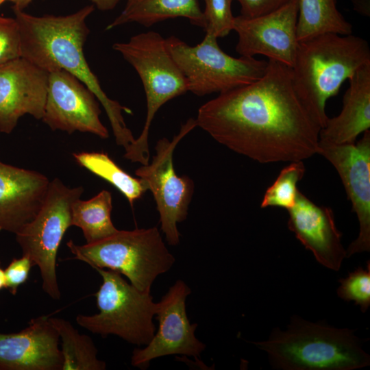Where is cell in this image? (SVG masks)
Listing matches in <instances>:
<instances>
[{
  "label": "cell",
  "mask_w": 370,
  "mask_h": 370,
  "mask_svg": "<svg viewBox=\"0 0 370 370\" xmlns=\"http://www.w3.org/2000/svg\"><path fill=\"white\" fill-rule=\"evenodd\" d=\"M234 1V0H233ZM241 5V14L256 17L274 11L292 0H235Z\"/></svg>",
  "instance_id": "obj_30"
},
{
  "label": "cell",
  "mask_w": 370,
  "mask_h": 370,
  "mask_svg": "<svg viewBox=\"0 0 370 370\" xmlns=\"http://www.w3.org/2000/svg\"><path fill=\"white\" fill-rule=\"evenodd\" d=\"M73 258L93 269H108L127 277L142 292L150 293L159 275L169 271L175 258L156 227L118 230L101 241L79 245L66 243Z\"/></svg>",
  "instance_id": "obj_6"
},
{
  "label": "cell",
  "mask_w": 370,
  "mask_h": 370,
  "mask_svg": "<svg viewBox=\"0 0 370 370\" xmlns=\"http://www.w3.org/2000/svg\"><path fill=\"white\" fill-rule=\"evenodd\" d=\"M233 0H204L203 12L206 34L217 38L227 36L234 29L235 16L232 12Z\"/></svg>",
  "instance_id": "obj_27"
},
{
  "label": "cell",
  "mask_w": 370,
  "mask_h": 370,
  "mask_svg": "<svg viewBox=\"0 0 370 370\" xmlns=\"http://www.w3.org/2000/svg\"><path fill=\"white\" fill-rule=\"evenodd\" d=\"M32 267V261L26 256L14 258L4 271L5 288L12 295H16L18 287L27 281Z\"/></svg>",
  "instance_id": "obj_29"
},
{
  "label": "cell",
  "mask_w": 370,
  "mask_h": 370,
  "mask_svg": "<svg viewBox=\"0 0 370 370\" xmlns=\"http://www.w3.org/2000/svg\"><path fill=\"white\" fill-rule=\"evenodd\" d=\"M73 156L80 166L116 188L132 206L148 190L146 182L127 173L106 153L84 151L73 153Z\"/></svg>",
  "instance_id": "obj_24"
},
{
  "label": "cell",
  "mask_w": 370,
  "mask_h": 370,
  "mask_svg": "<svg viewBox=\"0 0 370 370\" xmlns=\"http://www.w3.org/2000/svg\"><path fill=\"white\" fill-rule=\"evenodd\" d=\"M83 192L82 186L69 188L59 178L50 181L38 212L15 234L23 255L39 268L43 291L54 299L60 297L56 274L58 249L71 226L72 205Z\"/></svg>",
  "instance_id": "obj_9"
},
{
  "label": "cell",
  "mask_w": 370,
  "mask_h": 370,
  "mask_svg": "<svg viewBox=\"0 0 370 370\" xmlns=\"http://www.w3.org/2000/svg\"><path fill=\"white\" fill-rule=\"evenodd\" d=\"M112 48L137 72L147 103L145 122L140 136L126 149L124 158L147 164L149 160V132L158 110L169 100L188 92L186 80L173 59L166 38L153 31L132 36Z\"/></svg>",
  "instance_id": "obj_5"
},
{
  "label": "cell",
  "mask_w": 370,
  "mask_h": 370,
  "mask_svg": "<svg viewBox=\"0 0 370 370\" xmlns=\"http://www.w3.org/2000/svg\"><path fill=\"white\" fill-rule=\"evenodd\" d=\"M343 108L338 115L328 118L319 132V140L341 145L354 144L356 138L370 127V64L348 79Z\"/></svg>",
  "instance_id": "obj_19"
},
{
  "label": "cell",
  "mask_w": 370,
  "mask_h": 370,
  "mask_svg": "<svg viewBox=\"0 0 370 370\" xmlns=\"http://www.w3.org/2000/svg\"><path fill=\"white\" fill-rule=\"evenodd\" d=\"M60 337L49 316L32 319L17 333H0V370H62Z\"/></svg>",
  "instance_id": "obj_16"
},
{
  "label": "cell",
  "mask_w": 370,
  "mask_h": 370,
  "mask_svg": "<svg viewBox=\"0 0 370 370\" xmlns=\"http://www.w3.org/2000/svg\"><path fill=\"white\" fill-rule=\"evenodd\" d=\"M21 57V37L15 18L0 16V66Z\"/></svg>",
  "instance_id": "obj_28"
},
{
  "label": "cell",
  "mask_w": 370,
  "mask_h": 370,
  "mask_svg": "<svg viewBox=\"0 0 370 370\" xmlns=\"http://www.w3.org/2000/svg\"><path fill=\"white\" fill-rule=\"evenodd\" d=\"M48 72L23 58L0 66V132L10 134L19 119L29 114L41 120Z\"/></svg>",
  "instance_id": "obj_15"
},
{
  "label": "cell",
  "mask_w": 370,
  "mask_h": 370,
  "mask_svg": "<svg viewBox=\"0 0 370 370\" xmlns=\"http://www.w3.org/2000/svg\"><path fill=\"white\" fill-rule=\"evenodd\" d=\"M177 17L187 18L193 25L203 28V12L197 0H126L123 10L106 29L130 23L150 27Z\"/></svg>",
  "instance_id": "obj_20"
},
{
  "label": "cell",
  "mask_w": 370,
  "mask_h": 370,
  "mask_svg": "<svg viewBox=\"0 0 370 370\" xmlns=\"http://www.w3.org/2000/svg\"><path fill=\"white\" fill-rule=\"evenodd\" d=\"M217 39L206 34L200 43L190 46L175 36L166 38L188 90L195 95L220 94L249 84L260 79L267 70L268 61L231 56L220 48Z\"/></svg>",
  "instance_id": "obj_8"
},
{
  "label": "cell",
  "mask_w": 370,
  "mask_h": 370,
  "mask_svg": "<svg viewBox=\"0 0 370 370\" xmlns=\"http://www.w3.org/2000/svg\"><path fill=\"white\" fill-rule=\"evenodd\" d=\"M338 296L345 301H353L362 312L370 306V262L366 268L358 267L345 278L338 280Z\"/></svg>",
  "instance_id": "obj_26"
},
{
  "label": "cell",
  "mask_w": 370,
  "mask_h": 370,
  "mask_svg": "<svg viewBox=\"0 0 370 370\" xmlns=\"http://www.w3.org/2000/svg\"><path fill=\"white\" fill-rule=\"evenodd\" d=\"M5 287L4 271L0 267V290Z\"/></svg>",
  "instance_id": "obj_34"
},
{
  "label": "cell",
  "mask_w": 370,
  "mask_h": 370,
  "mask_svg": "<svg viewBox=\"0 0 370 370\" xmlns=\"http://www.w3.org/2000/svg\"><path fill=\"white\" fill-rule=\"evenodd\" d=\"M95 269L102 278L95 294L99 312L79 314L77 324L103 337L116 335L138 346L147 345L156 332L153 319L157 304L153 296L139 291L116 271Z\"/></svg>",
  "instance_id": "obj_7"
},
{
  "label": "cell",
  "mask_w": 370,
  "mask_h": 370,
  "mask_svg": "<svg viewBox=\"0 0 370 370\" xmlns=\"http://www.w3.org/2000/svg\"><path fill=\"white\" fill-rule=\"evenodd\" d=\"M100 114L98 99L80 80L63 69L48 72L41 120L52 130L88 132L107 138L109 133L100 121Z\"/></svg>",
  "instance_id": "obj_13"
},
{
  "label": "cell",
  "mask_w": 370,
  "mask_h": 370,
  "mask_svg": "<svg viewBox=\"0 0 370 370\" xmlns=\"http://www.w3.org/2000/svg\"><path fill=\"white\" fill-rule=\"evenodd\" d=\"M297 0L256 17L235 16L236 51L241 56L263 55L291 68L299 42L297 37Z\"/></svg>",
  "instance_id": "obj_14"
},
{
  "label": "cell",
  "mask_w": 370,
  "mask_h": 370,
  "mask_svg": "<svg viewBox=\"0 0 370 370\" xmlns=\"http://www.w3.org/2000/svg\"><path fill=\"white\" fill-rule=\"evenodd\" d=\"M253 343L266 352L271 365L279 369L352 370L370 364L354 330L297 316L286 330L275 329L268 340Z\"/></svg>",
  "instance_id": "obj_4"
},
{
  "label": "cell",
  "mask_w": 370,
  "mask_h": 370,
  "mask_svg": "<svg viewBox=\"0 0 370 370\" xmlns=\"http://www.w3.org/2000/svg\"><path fill=\"white\" fill-rule=\"evenodd\" d=\"M50 180L41 173L0 161V232L16 234L40 209Z\"/></svg>",
  "instance_id": "obj_18"
},
{
  "label": "cell",
  "mask_w": 370,
  "mask_h": 370,
  "mask_svg": "<svg viewBox=\"0 0 370 370\" xmlns=\"http://www.w3.org/2000/svg\"><path fill=\"white\" fill-rule=\"evenodd\" d=\"M288 212V227L300 243L321 264L338 271L347 255L332 209L317 205L299 190L295 203Z\"/></svg>",
  "instance_id": "obj_17"
},
{
  "label": "cell",
  "mask_w": 370,
  "mask_h": 370,
  "mask_svg": "<svg viewBox=\"0 0 370 370\" xmlns=\"http://www.w3.org/2000/svg\"><path fill=\"white\" fill-rule=\"evenodd\" d=\"M5 1V0H0V6L2 3H3Z\"/></svg>",
  "instance_id": "obj_35"
},
{
  "label": "cell",
  "mask_w": 370,
  "mask_h": 370,
  "mask_svg": "<svg viewBox=\"0 0 370 370\" xmlns=\"http://www.w3.org/2000/svg\"><path fill=\"white\" fill-rule=\"evenodd\" d=\"M354 10L364 16H370V0H350Z\"/></svg>",
  "instance_id": "obj_31"
},
{
  "label": "cell",
  "mask_w": 370,
  "mask_h": 370,
  "mask_svg": "<svg viewBox=\"0 0 370 370\" xmlns=\"http://www.w3.org/2000/svg\"><path fill=\"white\" fill-rule=\"evenodd\" d=\"M317 154L336 169L343 182L352 211L358 219L357 238L346 250L347 257L370 251V131L354 144H333L319 140Z\"/></svg>",
  "instance_id": "obj_12"
},
{
  "label": "cell",
  "mask_w": 370,
  "mask_h": 370,
  "mask_svg": "<svg viewBox=\"0 0 370 370\" xmlns=\"http://www.w3.org/2000/svg\"><path fill=\"white\" fill-rule=\"evenodd\" d=\"M112 209V195L106 190L88 200L79 198L71 207V226L82 230L86 243L101 241L119 230L111 220Z\"/></svg>",
  "instance_id": "obj_22"
},
{
  "label": "cell",
  "mask_w": 370,
  "mask_h": 370,
  "mask_svg": "<svg viewBox=\"0 0 370 370\" xmlns=\"http://www.w3.org/2000/svg\"><path fill=\"white\" fill-rule=\"evenodd\" d=\"M49 321L62 341V370H103L106 362L97 358V349L92 339L81 334L71 323L60 318Z\"/></svg>",
  "instance_id": "obj_23"
},
{
  "label": "cell",
  "mask_w": 370,
  "mask_h": 370,
  "mask_svg": "<svg viewBox=\"0 0 370 370\" xmlns=\"http://www.w3.org/2000/svg\"><path fill=\"white\" fill-rule=\"evenodd\" d=\"M92 5L101 11L114 9L121 0H89Z\"/></svg>",
  "instance_id": "obj_32"
},
{
  "label": "cell",
  "mask_w": 370,
  "mask_h": 370,
  "mask_svg": "<svg viewBox=\"0 0 370 370\" xmlns=\"http://www.w3.org/2000/svg\"><path fill=\"white\" fill-rule=\"evenodd\" d=\"M94 10L90 5L66 16H36L13 9L19 28L21 58L47 72L65 70L86 85L103 106L116 144L125 149L135 138L122 112H132L107 96L84 54L90 32L86 21Z\"/></svg>",
  "instance_id": "obj_2"
},
{
  "label": "cell",
  "mask_w": 370,
  "mask_h": 370,
  "mask_svg": "<svg viewBox=\"0 0 370 370\" xmlns=\"http://www.w3.org/2000/svg\"><path fill=\"white\" fill-rule=\"evenodd\" d=\"M196 127L195 119L190 118L172 140L159 139L151 162L142 164L135 171L136 175L146 182L148 190L153 194L160 214L161 230L172 246L180 243V233L177 224L186 219L194 192L193 180L187 175L179 176L175 173L173 153L180 141Z\"/></svg>",
  "instance_id": "obj_10"
},
{
  "label": "cell",
  "mask_w": 370,
  "mask_h": 370,
  "mask_svg": "<svg viewBox=\"0 0 370 370\" xmlns=\"http://www.w3.org/2000/svg\"><path fill=\"white\" fill-rule=\"evenodd\" d=\"M197 127L260 163L303 161L317 154L321 127L299 97L292 69L272 60L258 80L203 104Z\"/></svg>",
  "instance_id": "obj_1"
},
{
  "label": "cell",
  "mask_w": 370,
  "mask_h": 370,
  "mask_svg": "<svg viewBox=\"0 0 370 370\" xmlns=\"http://www.w3.org/2000/svg\"><path fill=\"white\" fill-rule=\"evenodd\" d=\"M10 1L13 4V9L23 11L34 0H5Z\"/></svg>",
  "instance_id": "obj_33"
},
{
  "label": "cell",
  "mask_w": 370,
  "mask_h": 370,
  "mask_svg": "<svg viewBox=\"0 0 370 370\" xmlns=\"http://www.w3.org/2000/svg\"><path fill=\"white\" fill-rule=\"evenodd\" d=\"M369 64L368 42L352 34H324L299 42L291 68L294 86L321 128L328 119L327 100L338 94L345 80Z\"/></svg>",
  "instance_id": "obj_3"
},
{
  "label": "cell",
  "mask_w": 370,
  "mask_h": 370,
  "mask_svg": "<svg viewBox=\"0 0 370 370\" xmlns=\"http://www.w3.org/2000/svg\"><path fill=\"white\" fill-rule=\"evenodd\" d=\"M299 42L324 34L348 35L352 25L337 8V0H297Z\"/></svg>",
  "instance_id": "obj_21"
},
{
  "label": "cell",
  "mask_w": 370,
  "mask_h": 370,
  "mask_svg": "<svg viewBox=\"0 0 370 370\" xmlns=\"http://www.w3.org/2000/svg\"><path fill=\"white\" fill-rule=\"evenodd\" d=\"M303 161L291 162L280 173L274 182L266 190L260 207H277L286 209L292 208L296 201L297 183L305 173Z\"/></svg>",
  "instance_id": "obj_25"
},
{
  "label": "cell",
  "mask_w": 370,
  "mask_h": 370,
  "mask_svg": "<svg viewBox=\"0 0 370 370\" xmlns=\"http://www.w3.org/2000/svg\"><path fill=\"white\" fill-rule=\"evenodd\" d=\"M190 293L186 283L177 280L156 302L158 331L145 347L134 349L132 366L145 369L153 359L176 354L200 357L206 345L196 337L197 324L190 323L187 316L186 300Z\"/></svg>",
  "instance_id": "obj_11"
}]
</instances>
